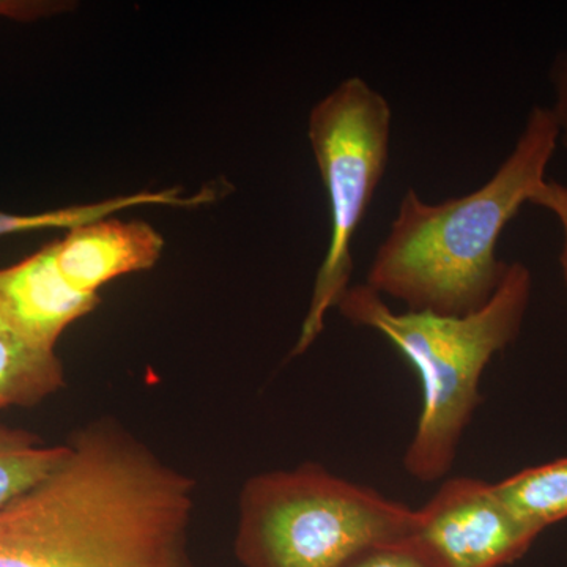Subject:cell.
Masks as SVG:
<instances>
[{
  "label": "cell",
  "mask_w": 567,
  "mask_h": 567,
  "mask_svg": "<svg viewBox=\"0 0 567 567\" xmlns=\"http://www.w3.org/2000/svg\"><path fill=\"white\" fill-rule=\"evenodd\" d=\"M219 196L215 186H205L203 192L185 196L181 188L163 189V192H144L118 196L102 203L74 205L59 210L33 213V215H14L0 212V237L6 235L31 233L40 229H76L111 218L114 213L134 208L137 205H169V207H199L210 204Z\"/></svg>",
  "instance_id": "cell-10"
},
{
  "label": "cell",
  "mask_w": 567,
  "mask_h": 567,
  "mask_svg": "<svg viewBox=\"0 0 567 567\" xmlns=\"http://www.w3.org/2000/svg\"><path fill=\"white\" fill-rule=\"evenodd\" d=\"M342 567H446L415 536L388 540L368 548Z\"/></svg>",
  "instance_id": "cell-13"
},
{
  "label": "cell",
  "mask_w": 567,
  "mask_h": 567,
  "mask_svg": "<svg viewBox=\"0 0 567 567\" xmlns=\"http://www.w3.org/2000/svg\"><path fill=\"white\" fill-rule=\"evenodd\" d=\"M416 517L413 536L446 567L511 566L539 537L507 509L495 484L476 477H450Z\"/></svg>",
  "instance_id": "cell-6"
},
{
  "label": "cell",
  "mask_w": 567,
  "mask_h": 567,
  "mask_svg": "<svg viewBox=\"0 0 567 567\" xmlns=\"http://www.w3.org/2000/svg\"><path fill=\"white\" fill-rule=\"evenodd\" d=\"M164 249V238L151 224L106 218L71 229L55 241L63 278L82 293L100 289L121 276L151 270Z\"/></svg>",
  "instance_id": "cell-8"
},
{
  "label": "cell",
  "mask_w": 567,
  "mask_h": 567,
  "mask_svg": "<svg viewBox=\"0 0 567 567\" xmlns=\"http://www.w3.org/2000/svg\"><path fill=\"white\" fill-rule=\"evenodd\" d=\"M416 520V509L306 462L246 481L234 554L241 567H342L415 535Z\"/></svg>",
  "instance_id": "cell-4"
},
{
  "label": "cell",
  "mask_w": 567,
  "mask_h": 567,
  "mask_svg": "<svg viewBox=\"0 0 567 567\" xmlns=\"http://www.w3.org/2000/svg\"><path fill=\"white\" fill-rule=\"evenodd\" d=\"M0 507V567H194L196 481L112 420Z\"/></svg>",
  "instance_id": "cell-1"
},
{
  "label": "cell",
  "mask_w": 567,
  "mask_h": 567,
  "mask_svg": "<svg viewBox=\"0 0 567 567\" xmlns=\"http://www.w3.org/2000/svg\"><path fill=\"white\" fill-rule=\"evenodd\" d=\"M529 204L550 212L558 219L563 230V246L559 251V267L567 290V185L561 182L546 181L533 194Z\"/></svg>",
  "instance_id": "cell-14"
},
{
  "label": "cell",
  "mask_w": 567,
  "mask_h": 567,
  "mask_svg": "<svg viewBox=\"0 0 567 567\" xmlns=\"http://www.w3.org/2000/svg\"><path fill=\"white\" fill-rule=\"evenodd\" d=\"M495 491L525 527L540 535L567 518V456L514 473L495 483Z\"/></svg>",
  "instance_id": "cell-11"
},
{
  "label": "cell",
  "mask_w": 567,
  "mask_h": 567,
  "mask_svg": "<svg viewBox=\"0 0 567 567\" xmlns=\"http://www.w3.org/2000/svg\"><path fill=\"white\" fill-rule=\"evenodd\" d=\"M63 10V3L59 2H10L0 0V17L13 18V20L31 21L37 18L48 17Z\"/></svg>",
  "instance_id": "cell-16"
},
{
  "label": "cell",
  "mask_w": 567,
  "mask_h": 567,
  "mask_svg": "<svg viewBox=\"0 0 567 567\" xmlns=\"http://www.w3.org/2000/svg\"><path fill=\"white\" fill-rule=\"evenodd\" d=\"M533 275L513 262L483 308L466 316L394 312L368 284H352L336 309L347 322L386 338L415 369L423 391L416 431L404 468L421 483L442 480L453 468L465 429L481 404V379L496 353L520 333Z\"/></svg>",
  "instance_id": "cell-3"
},
{
  "label": "cell",
  "mask_w": 567,
  "mask_h": 567,
  "mask_svg": "<svg viewBox=\"0 0 567 567\" xmlns=\"http://www.w3.org/2000/svg\"><path fill=\"white\" fill-rule=\"evenodd\" d=\"M65 385V369L55 350L33 344L0 311V413L31 409Z\"/></svg>",
  "instance_id": "cell-9"
},
{
  "label": "cell",
  "mask_w": 567,
  "mask_h": 567,
  "mask_svg": "<svg viewBox=\"0 0 567 567\" xmlns=\"http://www.w3.org/2000/svg\"><path fill=\"white\" fill-rule=\"evenodd\" d=\"M558 144L550 107L535 106L513 152L481 188L440 204L406 189L365 284L406 311L466 316L483 308L509 267L496 256L499 235L547 181Z\"/></svg>",
  "instance_id": "cell-2"
},
{
  "label": "cell",
  "mask_w": 567,
  "mask_h": 567,
  "mask_svg": "<svg viewBox=\"0 0 567 567\" xmlns=\"http://www.w3.org/2000/svg\"><path fill=\"white\" fill-rule=\"evenodd\" d=\"M391 107L361 78H347L309 114L308 137L330 210L331 234L311 305L290 357L322 333L324 317L349 289L354 235L364 221L390 159Z\"/></svg>",
  "instance_id": "cell-5"
},
{
  "label": "cell",
  "mask_w": 567,
  "mask_h": 567,
  "mask_svg": "<svg viewBox=\"0 0 567 567\" xmlns=\"http://www.w3.org/2000/svg\"><path fill=\"white\" fill-rule=\"evenodd\" d=\"M100 301V295L82 293L63 278L55 241L0 270V311L47 350H55L66 328L95 311Z\"/></svg>",
  "instance_id": "cell-7"
},
{
  "label": "cell",
  "mask_w": 567,
  "mask_h": 567,
  "mask_svg": "<svg viewBox=\"0 0 567 567\" xmlns=\"http://www.w3.org/2000/svg\"><path fill=\"white\" fill-rule=\"evenodd\" d=\"M551 84L555 89V104L550 107L559 130V144L567 152V52L559 55L551 69Z\"/></svg>",
  "instance_id": "cell-15"
},
{
  "label": "cell",
  "mask_w": 567,
  "mask_h": 567,
  "mask_svg": "<svg viewBox=\"0 0 567 567\" xmlns=\"http://www.w3.org/2000/svg\"><path fill=\"white\" fill-rule=\"evenodd\" d=\"M66 454V442L44 445L33 432L0 423V507L44 480Z\"/></svg>",
  "instance_id": "cell-12"
}]
</instances>
